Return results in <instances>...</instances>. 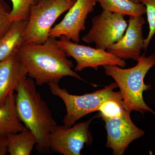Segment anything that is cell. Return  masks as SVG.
I'll return each instance as SVG.
<instances>
[{
	"mask_svg": "<svg viewBox=\"0 0 155 155\" xmlns=\"http://www.w3.org/2000/svg\"><path fill=\"white\" fill-rule=\"evenodd\" d=\"M17 54L26 74L37 85L59 83L67 76L84 81L72 69L73 62L67 58L55 38L50 37L43 43L23 44Z\"/></svg>",
	"mask_w": 155,
	"mask_h": 155,
	"instance_id": "obj_1",
	"label": "cell"
},
{
	"mask_svg": "<svg viewBox=\"0 0 155 155\" xmlns=\"http://www.w3.org/2000/svg\"><path fill=\"white\" fill-rule=\"evenodd\" d=\"M36 85L31 78H22L15 91L16 110L23 125L36 137L37 151L40 154L49 153L50 134L58 125Z\"/></svg>",
	"mask_w": 155,
	"mask_h": 155,
	"instance_id": "obj_2",
	"label": "cell"
},
{
	"mask_svg": "<svg viewBox=\"0 0 155 155\" xmlns=\"http://www.w3.org/2000/svg\"><path fill=\"white\" fill-rule=\"evenodd\" d=\"M137 61L136 66L128 69L111 65L103 67L106 75L113 78L119 87L126 110L141 113L150 111L155 114L146 104L143 97V92L152 88L150 84H145L144 79L155 65V54L148 57L143 54Z\"/></svg>",
	"mask_w": 155,
	"mask_h": 155,
	"instance_id": "obj_3",
	"label": "cell"
},
{
	"mask_svg": "<svg viewBox=\"0 0 155 155\" xmlns=\"http://www.w3.org/2000/svg\"><path fill=\"white\" fill-rule=\"evenodd\" d=\"M48 85L52 94L60 98L65 104L67 114L63 122L66 127H71L82 117L98 111L100 107L107 101H116L125 108L120 91H114L118 87L116 82L110 84L102 89L81 95L70 94L66 89L61 88L59 83L52 82Z\"/></svg>",
	"mask_w": 155,
	"mask_h": 155,
	"instance_id": "obj_4",
	"label": "cell"
},
{
	"mask_svg": "<svg viewBox=\"0 0 155 155\" xmlns=\"http://www.w3.org/2000/svg\"><path fill=\"white\" fill-rule=\"evenodd\" d=\"M73 0H40L31 10L24 44L43 43L57 19L75 4Z\"/></svg>",
	"mask_w": 155,
	"mask_h": 155,
	"instance_id": "obj_5",
	"label": "cell"
},
{
	"mask_svg": "<svg viewBox=\"0 0 155 155\" xmlns=\"http://www.w3.org/2000/svg\"><path fill=\"white\" fill-rule=\"evenodd\" d=\"M122 15L103 11L92 20V27L82 37L87 43H94L96 48L107 50L125 34L128 23Z\"/></svg>",
	"mask_w": 155,
	"mask_h": 155,
	"instance_id": "obj_6",
	"label": "cell"
},
{
	"mask_svg": "<svg viewBox=\"0 0 155 155\" xmlns=\"http://www.w3.org/2000/svg\"><path fill=\"white\" fill-rule=\"evenodd\" d=\"M94 117L71 127L57 125L50 134L51 150L64 155H80L85 145L91 144L89 127Z\"/></svg>",
	"mask_w": 155,
	"mask_h": 155,
	"instance_id": "obj_7",
	"label": "cell"
},
{
	"mask_svg": "<svg viewBox=\"0 0 155 155\" xmlns=\"http://www.w3.org/2000/svg\"><path fill=\"white\" fill-rule=\"evenodd\" d=\"M57 42L67 55L72 57L76 61L77 64L74 69L75 72H81L88 67L97 70L100 66L107 65L118 66L122 68L126 66L125 60L106 50L78 44L65 36H61Z\"/></svg>",
	"mask_w": 155,
	"mask_h": 155,
	"instance_id": "obj_8",
	"label": "cell"
},
{
	"mask_svg": "<svg viewBox=\"0 0 155 155\" xmlns=\"http://www.w3.org/2000/svg\"><path fill=\"white\" fill-rule=\"evenodd\" d=\"M130 113L125 109L119 116L103 119L107 133L106 147L113 150L114 155L124 154L132 141L144 135V131L132 122Z\"/></svg>",
	"mask_w": 155,
	"mask_h": 155,
	"instance_id": "obj_9",
	"label": "cell"
},
{
	"mask_svg": "<svg viewBox=\"0 0 155 155\" xmlns=\"http://www.w3.org/2000/svg\"><path fill=\"white\" fill-rule=\"evenodd\" d=\"M96 0H76L61 22L52 27L49 36H65L72 41H80L81 31L86 29L85 23L90 13L94 10Z\"/></svg>",
	"mask_w": 155,
	"mask_h": 155,
	"instance_id": "obj_10",
	"label": "cell"
},
{
	"mask_svg": "<svg viewBox=\"0 0 155 155\" xmlns=\"http://www.w3.org/2000/svg\"><path fill=\"white\" fill-rule=\"evenodd\" d=\"M127 23V29L122 38L107 51L123 60L137 61L141 56L144 44L143 26L145 21L142 16H136L129 17Z\"/></svg>",
	"mask_w": 155,
	"mask_h": 155,
	"instance_id": "obj_11",
	"label": "cell"
},
{
	"mask_svg": "<svg viewBox=\"0 0 155 155\" xmlns=\"http://www.w3.org/2000/svg\"><path fill=\"white\" fill-rule=\"evenodd\" d=\"M27 76L17 54L0 62V107Z\"/></svg>",
	"mask_w": 155,
	"mask_h": 155,
	"instance_id": "obj_12",
	"label": "cell"
},
{
	"mask_svg": "<svg viewBox=\"0 0 155 155\" xmlns=\"http://www.w3.org/2000/svg\"><path fill=\"white\" fill-rule=\"evenodd\" d=\"M28 21L12 22L0 39V62L17 54L24 44V35Z\"/></svg>",
	"mask_w": 155,
	"mask_h": 155,
	"instance_id": "obj_13",
	"label": "cell"
},
{
	"mask_svg": "<svg viewBox=\"0 0 155 155\" xmlns=\"http://www.w3.org/2000/svg\"><path fill=\"white\" fill-rule=\"evenodd\" d=\"M25 127L17 114L15 95L13 93L5 104L0 107V137L18 133Z\"/></svg>",
	"mask_w": 155,
	"mask_h": 155,
	"instance_id": "obj_14",
	"label": "cell"
},
{
	"mask_svg": "<svg viewBox=\"0 0 155 155\" xmlns=\"http://www.w3.org/2000/svg\"><path fill=\"white\" fill-rule=\"evenodd\" d=\"M8 153L10 155H29L37 140L36 137L30 130L25 127L17 133L7 136Z\"/></svg>",
	"mask_w": 155,
	"mask_h": 155,
	"instance_id": "obj_15",
	"label": "cell"
},
{
	"mask_svg": "<svg viewBox=\"0 0 155 155\" xmlns=\"http://www.w3.org/2000/svg\"><path fill=\"white\" fill-rule=\"evenodd\" d=\"M103 11L119 14L123 17L141 16L146 14V8L141 3L131 0H96Z\"/></svg>",
	"mask_w": 155,
	"mask_h": 155,
	"instance_id": "obj_16",
	"label": "cell"
},
{
	"mask_svg": "<svg viewBox=\"0 0 155 155\" xmlns=\"http://www.w3.org/2000/svg\"><path fill=\"white\" fill-rule=\"evenodd\" d=\"M12 9L10 14L12 22L19 21H28L31 10L40 0H11Z\"/></svg>",
	"mask_w": 155,
	"mask_h": 155,
	"instance_id": "obj_17",
	"label": "cell"
},
{
	"mask_svg": "<svg viewBox=\"0 0 155 155\" xmlns=\"http://www.w3.org/2000/svg\"><path fill=\"white\" fill-rule=\"evenodd\" d=\"M140 3L146 8V14L149 24V31L147 36L144 39L143 49L146 51L150 42L155 35V0H139Z\"/></svg>",
	"mask_w": 155,
	"mask_h": 155,
	"instance_id": "obj_18",
	"label": "cell"
},
{
	"mask_svg": "<svg viewBox=\"0 0 155 155\" xmlns=\"http://www.w3.org/2000/svg\"><path fill=\"white\" fill-rule=\"evenodd\" d=\"M125 109V107L120 103L116 101H108L102 104L98 111L102 119H112L120 116Z\"/></svg>",
	"mask_w": 155,
	"mask_h": 155,
	"instance_id": "obj_19",
	"label": "cell"
},
{
	"mask_svg": "<svg viewBox=\"0 0 155 155\" xmlns=\"http://www.w3.org/2000/svg\"><path fill=\"white\" fill-rule=\"evenodd\" d=\"M11 10L4 0H0V39L12 24L10 19Z\"/></svg>",
	"mask_w": 155,
	"mask_h": 155,
	"instance_id": "obj_20",
	"label": "cell"
},
{
	"mask_svg": "<svg viewBox=\"0 0 155 155\" xmlns=\"http://www.w3.org/2000/svg\"><path fill=\"white\" fill-rule=\"evenodd\" d=\"M8 153V137H0V155H5Z\"/></svg>",
	"mask_w": 155,
	"mask_h": 155,
	"instance_id": "obj_21",
	"label": "cell"
},
{
	"mask_svg": "<svg viewBox=\"0 0 155 155\" xmlns=\"http://www.w3.org/2000/svg\"><path fill=\"white\" fill-rule=\"evenodd\" d=\"M131 1H133V2L136 3H140L139 0H131Z\"/></svg>",
	"mask_w": 155,
	"mask_h": 155,
	"instance_id": "obj_22",
	"label": "cell"
},
{
	"mask_svg": "<svg viewBox=\"0 0 155 155\" xmlns=\"http://www.w3.org/2000/svg\"><path fill=\"white\" fill-rule=\"evenodd\" d=\"M73 1H76V0H73Z\"/></svg>",
	"mask_w": 155,
	"mask_h": 155,
	"instance_id": "obj_23",
	"label": "cell"
}]
</instances>
